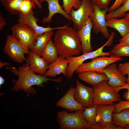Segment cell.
<instances>
[{
	"instance_id": "24",
	"label": "cell",
	"mask_w": 129,
	"mask_h": 129,
	"mask_svg": "<svg viewBox=\"0 0 129 129\" xmlns=\"http://www.w3.org/2000/svg\"><path fill=\"white\" fill-rule=\"evenodd\" d=\"M97 105L90 108L84 107L83 115L84 119L92 127L93 129H102L101 126L96 122Z\"/></svg>"
},
{
	"instance_id": "28",
	"label": "cell",
	"mask_w": 129,
	"mask_h": 129,
	"mask_svg": "<svg viewBox=\"0 0 129 129\" xmlns=\"http://www.w3.org/2000/svg\"><path fill=\"white\" fill-rule=\"evenodd\" d=\"M111 53L114 56L117 57H129V45L123 43L114 46Z\"/></svg>"
},
{
	"instance_id": "31",
	"label": "cell",
	"mask_w": 129,
	"mask_h": 129,
	"mask_svg": "<svg viewBox=\"0 0 129 129\" xmlns=\"http://www.w3.org/2000/svg\"><path fill=\"white\" fill-rule=\"evenodd\" d=\"M117 68L118 70L122 75L124 76L127 74V82L129 83V62L123 63H120L118 65Z\"/></svg>"
},
{
	"instance_id": "5",
	"label": "cell",
	"mask_w": 129,
	"mask_h": 129,
	"mask_svg": "<svg viewBox=\"0 0 129 129\" xmlns=\"http://www.w3.org/2000/svg\"><path fill=\"white\" fill-rule=\"evenodd\" d=\"M94 103L96 105H112L121 100L118 92L104 80L93 86Z\"/></svg>"
},
{
	"instance_id": "17",
	"label": "cell",
	"mask_w": 129,
	"mask_h": 129,
	"mask_svg": "<svg viewBox=\"0 0 129 129\" xmlns=\"http://www.w3.org/2000/svg\"><path fill=\"white\" fill-rule=\"evenodd\" d=\"M31 51L27 57V61L35 73L44 76L49 64L43 57Z\"/></svg>"
},
{
	"instance_id": "2",
	"label": "cell",
	"mask_w": 129,
	"mask_h": 129,
	"mask_svg": "<svg viewBox=\"0 0 129 129\" xmlns=\"http://www.w3.org/2000/svg\"><path fill=\"white\" fill-rule=\"evenodd\" d=\"M58 54L66 58L79 55L82 52L81 41L77 31L69 26L58 29L54 36Z\"/></svg>"
},
{
	"instance_id": "27",
	"label": "cell",
	"mask_w": 129,
	"mask_h": 129,
	"mask_svg": "<svg viewBox=\"0 0 129 129\" xmlns=\"http://www.w3.org/2000/svg\"><path fill=\"white\" fill-rule=\"evenodd\" d=\"M23 0H6L2 4L5 9L11 14L16 15L20 13V9Z\"/></svg>"
},
{
	"instance_id": "9",
	"label": "cell",
	"mask_w": 129,
	"mask_h": 129,
	"mask_svg": "<svg viewBox=\"0 0 129 129\" xmlns=\"http://www.w3.org/2000/svg\"><path fill=\"white\" fill-rule=\"evenodd\" d=\"M122 58L113 55L110 57L101 56L91 59V61L83 63L75 71L76 73L88 70H93L97 72L103 69L110 64L122 60Z\"/></svg>"
},
{
	"instance_id": "15",
	"label": "cell",
	"mask_w": 129,
	"mask_h": 129,
	"mask_svg": "<svg viewBox=\"0 0 129 129\" xmlns=\"http://www.w3.org/2000/svg\"><path fill=\"white\" fill-rule=\"evenodd\" d=\"M75 88L71 86L65 94L56 103L57 107L70 111L84 109V107L75 99L74 94Z\"/></svg>"
},
{
	"instance_id": "19",
	"label": "cell",
	"mask_w": 129,
	"mask_h": 129,
	"mask_svg": "<svg viewBox=\"0 0 129 129\" xmlns=\"http://www.w3.org/2000/svg\"><path fill=\"white\" fill-rule=\"evenodd\" d=\"M38 0L41 4L44 1H46L48 3L49 13L47 17L42 19V22L43 23L51 22L52 17L56 13L60 14L68 20L71 21L70 15L66 13L60 5L59 0Z\"/></svg>"
},
{
	"instance_id": "4",
	"label": "cell",
	"mask_w": 129,
	"mask_h": 129,
	"mask_svg": "<svg viewBox=\"0 0 129 129\" xmlns=\"http://www.w3.org/2000/svg\"><path fill=\"white\" fill-rule=\"evenodd\" d=\"M115 35V33L112 32L107 41L102 46L94 51L77 56L66 58L69 61L66 70L67 78L69 79L71 78L75 70L86 60L101 56L112 55L110 52H104L103 49L106 46L109 47L112 46Z\"/></svg>"
},
{
	"instance_id": "3",
	"label": "cell",
	"mask_w": 129,
	"mask_h": 129,
	"mask_svg": "<svg viewBox=\"0 0 129 129\" xmlns=\"http://www.w3.org/2000/svg\"><path fill=\"white\" fill-rule=\"evenodd\" d=\"M83 109L69 113L65 110L57 113L56 121L60 129H90L92 127L84 119L83 115Z\"/></svg>"
},
{
	"instance_id": "35",
	"label": "cell",
	"mask_w": 129,
	"mask_h": 129,
	"mask_svg": "<svg viewBox=\"0 0 129 129\" xmlns=\"http://www.w3.org/2000/svg\"><path fill=\"white\" fill-rule=\"evenodd\" d=\"M124 0H116L112 5L108 8V11L109 12L114 11L120 6Z\"/></svg>"
},
{
	"instance_id": "6",
	"label": "cell",
	"mask_w": 129,
	"mask_h": 129,
	"mask_svg": "<svg viewBox=\"0 0 129 129\" xmlns=\"http://www.w3.org/2000/svg\"><path fill=\"white\" fill-rule=\"evenodd\" d=\"M12 35L21 44L30 49L33 47L38 36L29 25L19 23L11 28Z\"/></svg>"
},
{
	"instance_id": "42",
	"label": "cell",
	"mask_w": 129,
	"mask_h": 129,
	"mask_svg": "<svg viewBox=\"0 0 129 129\" xmlns=\"http://www.w3.org/2000/svg\"><path fill=\"white\" fill-rule=\"evenodd\" d=\"M6 0H0V1L2 2V3L4 2Z\"/></svg>"
},
{
	"instance_id": "36",
	"label": "cell",
	"mask_w": 129,
	"mask_h": 129,
	"mask_svg": "<svg viewBox=\"0 0 129 129\" xmlns=\"http://www.w3.org/2000/svg\"><path fill=\"white\" fill-rule=\"evenodd\" d=\"M120 43H123L129 45V32L119 40Z\"/></svg>"
},
{
	"instance_id": "1",
	"label": "cell",
	"mask_w": 129,
	"mask_h": 129,
	"mask_svg": "<svg viewBox=\"0 0 129 129\" xmlns=\"http://www.w3.org/2000/svg\"><path fill=\"white\" fill-rule=\"evenodd\" d=\"M6 69L10 70L14 74L18 77L17 80L13 79L12 80L14 84L11 89L12 91L18 92L22 90L28 94H30L35 92V89L32 86H33L42 87L44 86V83L47 82L48 81L60 83L62 80L60 77L51 79L47 78L44 76L35 74L31 69L27 61L17 68L11 66L10 67L6 66Z\"/></svg>"
},
{
	"instance_id": "13",
	"label": "cell",
	"mask_w": 129,
	"mask_h": 129,
	"mask_svg": "<svg viewBox=\"0 0 129 129\" xmlns=\"http://www.w3.org/2000/svg\"><path fill=\"white\" fill-rule=\"evenodd\" d=\"M34 13L33 11L26 15H23L20 13L19 14V18L17 21L19 23H24L30 27L35 30L38 36L52 30L66 28L68 26V24H67L63 26L56 28L51 27L49 26L46 27L40 26L37 23V22L39 20L34 15Z\"/></svg>"
},
{
	"instance_id": "40",
	"label": "cell",
	"mask_w": 129,
	"mask_h": 129,
	"mask_svg": "<svg viewBox=\"0 0 129 129\" xmlns=\"http://www.w3.org/2000/svg\"><path fill=\"white\" fill-rule=\"evenodd\" d=\"M5 82V80L1 76H0V88L1 86Z\"/></svg>"
},
{
	"instance_id": "16",
	"label": "cell",
	"mask_w": 129,
	"mask_h": 129,
	"mask_svg": "<svg viewBox=\"0 0 129 129\" xmlns=\"http://www.w3.org/2000/svg\"><path fill=\"white\" fill-rule=\"evenodd\" d=\"M93 25V22L89 17L81 28L77 31L81 41L83 54L93 51L91 43V35Z\"/></svg>"
},
{
	"instance_id": "32",
	"label": "cell",
	"mask_w": 129,
	"mask_h": 129,
	"mask_svg": "<svg viewBox=\"0 0 129 129\" xmlns=\"http://www.w3.org/2000/svg\"><path fill=\"white\" fill-rule=\"evenodd\" d=\"M115 106L113 113H118L122 109L129 108V101H120L117 103L114 104Z\"/></svg>"
},
{
	"instance_id": "30",
	"label": "cell",
	"mask_w": 129,
	"mask_h": 129,
	"mask_svg": "<svg viewBox=\"0 0 129 129\" xmlns=\"http://www.w3.org/2000/svg\"><path fill=\"white\" fill-rule=\"evenodd\" d=\"M36 5L32 0H23L20 9V12L23 15L29 13L35 8Z\"/></svg>"
},
{
	"instance_id": "14",
	"label": "cell",
	"mask_w": 129,
	"mask_h": 129,
	"mask_svg": "<svg viewBox=\"0 0 129 129\" xmlns=\"http://www.w3.org/2000/svg\"><path fill=\"white\" fill-rule=\"evenodd\" d=\"M96 122L101 127L105 129L108 126L114 124L112 114L115 106L112 105H97Z\"/></svg>"
},
{
	"instance_id": "11",
	"label": "cell",
	"mask_w": 129,
	"mask_h": 129,
	"mask_svg": "<svg viewBox=\"0 0 129 129\" xmlns=\"http://www.w3.org/2000/svg\"><path fill=\"white\" fill-rule=\"evenodd\" d=\"M76 86L74 94L75 100L84 107L90 108L93 106L94 105V87L86 86L78 80L76 81Z\"/></svg>"
},
{
	"instance_id": "7",
	"label": "cell",
	"mask_w": 129,
	"mask_h": 129,
	"mask_svg": "<svg viewBox=\"0 0 129 129\" xmlns=\"http://www.w3.org/2000/svg\"><path fill=\"white\" fill-rule=\"evenodd\" d=\"M29 49L20 43L12 35H7L3 52L16 62L27 61L24 54L28 55Z\"/></svg>"
},
{
	"instance_id": "23",
	"label": "cell",
	"mask_w": 129,
	"mask_h": 129,
	"mask_svg": "<svg viewBox=\"0 0 129 129\" xmlns=\"http://www.w3.org/2000/svg\"><path fill=\"white\" fill-rule=\"evenodd\" d=\"M58 54L54 42L51 38L43 48L40 56L50 64L53 62L58 58Z\"/></svg>"
},
{
	"instance_id": "22",
	"label": "cell",
	"mask_w": 129,
	"mask_h": 129,
	"mask_svg": "<svg viewBox=\"0 0 129 129\" xmlns=\"http://www.w3.org/2000/svg\"><path fill=\"white\" fill-rule=\"evenodd\" d=\"M53 30L45 32L38 36L35 44L30 51L40 56L42 51L54 34Z\"/></svg>"
},
{
	"instance_id": "18",
	"label": "cell",
	"mask_w": 129,
	"mask_h": 129,
	"mask_svg": "<svg viewBox=\"0 0 129 129\" xmlns=\"http://www.w3.org/2000/svg\"><path fill=\"white\" fill-rule=\"evenodd\" d=\"M69 61L65 58L59 55L58 58L53 62L50 64L44 76L55 77L60 73L66 77V70Z\"/></svg>"
},
{
	"instance_id": "39",
	"label": "cell",
	"mask_w": 129,
	"mask_h": 129,
	"mask_svg": "<svg viewBox=\"0 0 129 129\" xmlns=\"http://www.w3.org/2000/svg\"><path fill=\"white\" fill-rule=\"evenodd\" d=\"M10 65V64L8 62H3L1 61H0V68H1L4 65Z\"/></svg>"
},
{
	"instance_id": "10",
	"label": "cell",
	"mask_w": 129,
	"mask_h": 129,
	"mask_svg": "<svg viewBox=\"0 0 129 129\" xmlns=\"http://www.w3.org/2000/svg\"><path fill=\"white\" fill-rule=\"evenodd\" d=\"M92 2L94 6V11L90 16L93 24L92 29L95 33L97 34L100 32L105 38H109L110 34L107 28L106 20L105 18L108 8L102 9Z\"/></svg>"
},
{
	"instance_id": "29",
	"label": "cell",
	"mask_w": 129,
	"mask_h": 129,
	"mask_svg": "<svg viewBox=\"0 0 129 129\" xmlns=\"http://www.w3.org/2000/svg\"><path fill=\"white\" fill-rule=\"evenodd\" d=\"M63 5L62 7L65 11L70 15L74 8L77 9L81 5L82 1L81 0H62Z\"/></svg>"
},
{
	"instance_id": "8",
	"label": "cell",
	"mask_w": 129,
	"mask_h": 129,
	"mask_svg": "<svg viewBox=\"0 0 129 129\" xmlns=\"http://www.w3.org/2000/svg\"><path fill=\"white\" fill-rule=\"evenodd\" d=\"M81 0L82 1L81 5L76 10L72 9L70 14L73 28L77 31L81 28L94 11L92 0Z\"/></svg>"
},
{
	"instance_id": "25",
	"label": "cell",
	"mask_w": 129,
	"mask_h": 129,
	"mask_svg": "<svg viewBox=\"0 0 129 129\" xmlns=\"http://www.w3.org/2000/svg\"><path fill=\"white\" fill-rule=\"evenodd\" d=\"M112 120L114 124L121 127L129 124V108H124L118 113H113Z\"/></svg>"
},
{
	"instance_id": "12",
	"label": "cell",
	"mask_w": 129,
	"mask_h": 129,
	"mask_svg": "<svg viewBox=\"0 0 129 129\" xmlns=\"http://www.w3.org/2000/svg\"><path fill=\"white\" fill-rule=\"evenodd\" d=\"M103 73L107 76L108 84L113 88H117L127 83V78L122 75L118 70L116 64H110L97 72Z\"/></svg>"
},
{
	"instance_id": "37",
	"label": "cell",
	"mask_w": 129,
	"mask_h": 129,
	"mask_svg": "<svg viewBox=\"0 0 129 129\" xmlns=\"http://www.w3.org/2000/svg\"><path fill=\"white\" fill-rule=\"evenodd\" d=\"M4 17L0 14V30H2L6 24Z\"/></svg>"
},
{
	"instance_id": "26",
	"label": "cell",
	"mask_w": 129,
	"mask_h": 129,
	"mask_svg": "<svg viewBox=\"0 0 129 129\" xmlns=\"http://www.w3.org/2000/svg\"><path fill=\"white\" fill-rule=\"evenodd\" d=\"M122 5L118 9L106 14L105 18L107 20L113 18H120L125 16L126 12L129 11V0H124Z\"/></svg>"
},
{
	"instance_id": "34",
	"label": "cell",
	"mask_w": 129,
	"mask_h": 129,
	"mask_svg": "<svg viewBox=\"0 0 129 129\" xmlns=\"http://www.w3.org/2000/svg\"><path fill=\"white\" fill-rule=\"evenodd\" d=\"M114 88L116 91L118 92L119 91L122 89H127V90L124 92L123 97L125 101H129V83H127L124 85Z\"/></svg>"
},
{
	"instance_id": "21",
	"label": "cell",
	"mask_w": 129,
	"mask_h": 129,
	"mask_svg": "<svg viewBox=\"0 0 129 129\" xmlns=\"http://www.w3.org/2000/svg\"><path fill=\"white\" fill-rule=\"evenodd\" d=\"M78 77L80 80L93 86L104 80L108 81L107 76L103 73H99L93 70H88L78 73Z\"/></svg>"
},
{
	"instance_id": "38",
	"label": "cell",
	"mask_w": 129,
	"mask_h": 129,
	"mask_svg": "<svg viewBox=\"0 0 129 129\" xmlns=\"http://www.w3.org/2000/svg\"><path fill=\"white\" fill-rule=\"evenodd\" d=\"M37 5L38 8L40 9L43 8V6L41 3L39 2L38 0H32Z\"/></svg>"
},
{
	"instance_id": "33",
	"label": "cell",
	"mask_w": 129,
	"mask_h": 129,
	"mask_svg": "<svg viewBox=\"0 0 129 129\" xmlns=\"http://www.w3.org/2000/svg\"><path fill=\"white\" fill-rule=\"evenodd\" d=\"M95 5L102 9L108 8V6L112 0H92Z\"/></svg>"
},
{
	"instance_id": "20",
	"label": "cell",
	"mask_w": 129,
	"mask_h": 129,
	"mask_svg": "<svg viewBox=\"0 0 129 129\" xmlns=\"http://www.w3.org/2000/svg\"><path fill=\"white\" fill-rule=\"evenodd\" d=\"M106 23L107 27L117 30L123 37L129 32V13L122 19L111 18L107 20Z\"/></svg>"
},
{
	"instance_id": "41",
	"label": "cell",
	"mask_w": 129,
	"mask_h": 129,
	"mask_svg": "<svg viewBox=\"0 0 129 129\" xmlns=\"http://www.w3.org/2000/svg\"><path fill=\"white\" fill-rule=\"evenodd\" d=\"M121 127L122 129H129V124L127 125L124 127Z\"/></svg>"
}]
</instances>
